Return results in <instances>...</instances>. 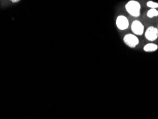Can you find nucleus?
<instances>
[{"mask_svg":"<svg viewBox=\"0 0 158 119\" xmlns=\"http://www.w3.org/2000/svg\"><path fill=\"white\" fill-rule=\"evenodd\" d=\"M140 4L135 0H131L125 4V9L129 15L134 17H138L140 15Z\"/></svg>","mask_w":158,"mask_h":119,"instance_id":"1","label":"nucleus"},{"mask_svg":"<svg viewBox=\"0 0 158 119\" xmlns=\"http://www.w3.org/2000/svg\"><path fill=\"white\" fill-rule=\"evenodd\" d=\"M123 41L131 48H135L139 44V39L135 35L132 34H127L123 38Z\"/></svg>","mask_w":158,"mask_h":119,"instance_id":"2","label":"nucleus"},{"mask_svg":"<svg viewBox=\"0 0 158 119\" xmlns=\"http://www.w3.org/2000/svg\"><path fill=\"white\" fill-rule=\"evenodd\" d=\"M145 38L150 41H154L156 40L158 37V30L157 27L151 26L149 27L146 30L145 34Z\"/></svg>","mask_w":158,"mask_h":119,"instance_id":"3","label":"nucleus"},{"mask_svg":"<svg viewBox=\"0 0 158 119\" xmlns=\"http://www.w3.org/2000/svg\"><path fill=\"white\" fill-rule=\"evenodd\" d=\"M116 26L120 30H126L129 27V21L124 15H119L116 19Z\"/></svg>","mask_w":158,"mask_h":119,"instance_id":"4","label":"nucleus"},{"mask_svg":"<svg viewBox=\"0 0 158 119\" xmlns=\"http://www.w3.org/2000/svg\"><path fill=\"white\" fill-rule=\"evenodd\" d=\"M131 30L135 34L141 36V35H143L144 32V26L140 21L135 20L132 23Z\"/></svg>","mask_w":158,"mask_h":119,"instance_id":"5","label":"nucleus"},{"mask_svg":"<svg viewBox=\"0 0 158 119\" xmlns=\"http://www.w3.org/2000/svg\"><path fill=\"white\" fill-rule=\"evenodd\" d=\"M157 49H158V46L157 44L150 43V44H146V45L144 46L143 49L144 51H146V52H152V51H156Z\"/></svg>","mask_w":158,"mask_h":119,"instance_id":"6","label":"nucleus"},{"mask_svg":"<svg viewBox=\"0 0 158 119\" xmlns=\"http://www.w3.org/2000/svg\"><path fill=\"white\" fill-rule=\"evenodd\" d=\"M147 16L149 18H152L154 17H157L158 11L156 9H150L147 12Z\"/></svg>","mask_w":158,"mask_h":119,"instance_id":"7","label":"nucleus"},{"mask_svg":"<svg viewBox=\"0 0 158 119\" xmlns=\"http://www.w3.org/2000/svg\"><path fill=\"white\" fill-rule=\"evenodd\" d=\"M147 6L151 9H156L158 7V3L152 1H149L147 2Z\"/></svg>","mask_w":158,"mask_h":119,"instance_id":"8","label":"nucleus"},{"mask_svg":"<svg viewBox=\"0 0 158 119\" xmlns=\"http://www.w3.org/2000/svg\"><path fill=\"white\" fill-rule=\"evenodd\" d=\"M11 2H18L19 1V0H11Z\"/></svg>","mask_w":158,"mask_h":119,"instance_id":"9","label":"nucleus"},{"mask_svg":"<svg viewBox=\"0 0 158 119\" xmlns=\"http://www.w3.org/2000/svg\"><path fill=\"white\" fill-rule=\"evenodd\" d=\"M157 30H158V25H157Z\"/></svg>","mask_w":158,"mask_h":119,"instance_id":"10","label":"nucleus"}]
</instances>
